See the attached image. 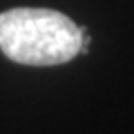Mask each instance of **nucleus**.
Listing matches in <instances>:
<instances>
[{
	"label": "nucleus",
	"mask_w": 134,
	"mask_h": 134,
	"mask_svg": "<svg viewBox=\"0 0 134 134\" xmlns=\"http://www.w3.org/2000/svg\"><path fill=\"white\" fill-rule=\"evenodd\" d=\"M85 31L58 10L16 7L0 14V51L18 65H65L80 54Z\"/></svg>",
	"instance_id": "nucleus-1"
}]
</instances>
